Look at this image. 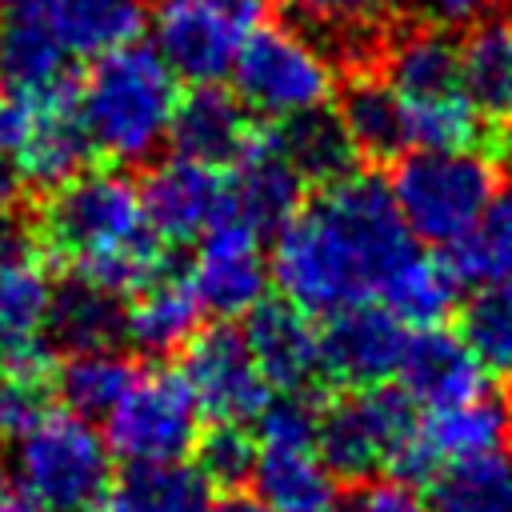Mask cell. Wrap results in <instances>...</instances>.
I'll use <instances>...</instances> for the list:
<instances>
[{
  "mask_svg": "<svg viewBox=\"0 0 512 512\" xmlns=\"http://www.w3.org/2000/svg\"><path fill=\"white\" fill-rule=\"evenodd\" d=\"M416 252L384 180L348 172L304 200L276 228L272 280L312 316L376 300L384 280Z\"/></svg>",
  "mask_w": 512,
  "mask_h": 512,
  "instance_id": "1",
  "label": "cell"
},
{
  "mask_svg": "<svg viewBox=\"0 0 512 512\" xmlns=\"http://www.w3.org/2000/svg\"><path fill=\"white\" fill-rule=\"evenodd\" d=\"M48 244L76 276L124 296L164 272V240L152 232L140 188L120 172H76L44 204Z\"/></svg>",
  "mask_w": 512,
  "mask_h": 512,
  "instance_id": "2",
  "label": "cell"
},
{
  "mask_svg": "<svg viewBox=\"0 0 512 512\" xmlns=\"http://www.w3.org/2000/svg\"><path fill=\"white\" fill-rule=\"evenodd\" d=\"M176 96V72L164 64L156 44L128 40L92 60L72 104L96 156L140 164L168 140Z\"/></svg>",
  "mask_w": 512,
  "mask_h": 512,
  "instance_id": "3",
  "label": "cell"
},
{
  "mask_svg": "<svg viewBox=\"0 0 512 512\" xmlns=\"http://www.w3.org/2000/svg\"><path fill=\"white\" fill-rule=\"evenodd\" d=\"M0 472L44 512H96L112 484V452L92 420L68 408H44L12 432Z\"/></svg>",
  "mask_w": 512,
  "mask_h": 512,
  "instance_id": "4",
  "label": "cell"
},
{
  "mask_svg": "<svg viewBox=\"0 0 512 512\" xmlns=\"http://www.w3.org/2000/svg\"><path fill=\"white\" fill-rule=\"evenodd\" d=\"M388 192L412 240L452 248L496 196V164L476 148H408Z\"/></svg>",
  "mask_w": 512,
  "mask_h": 512,
  "instance_id": "5",
  "label": "cell"
},
{
  "mask_svg": "<svg viewBox=\"0 0 512 512\" xmlns=\"http://www.w3.org/2000/svg\"><path fill=\"white\" fill-rule=\"evenodd\" d=\"M232 92L268 120H292L324 108L336 88V64L324 44L292 24H256L232 64Z\"/></svg>",
  "mask_w": 512,
  "mask_h": 512,
  "instance_id": "6",
  "label": "cell"
},
{
  "mask_svg": "<svg viewBox=\"0 0 512 512\" xmlns=\"http://www.w3.org/2000/svg\"><path fill=\"white\" fill-rule=\"evenodd\" d=\"M416 404L388 384L348 388L344 396L320 404L316 452L340 480H372L388 472L396 452L416 432Z\"/></svg>",
  "mask_w": 512,
  "mask_h": 512,
  "instance_id": "7",
  "label": "cell"
},
{
  "mask_svg": "<svg viewBox=\"0 0 512 512\" xmlns=\"http://www.w3.org/2000/svg\"><path fill=\"white\" fill-rule=\"evenodd\" d=\"M200 416L204 412L188 380L172 368H156L136 376L120 404L104 416V440L124 464H176L192 456Z\"/></svg>",
  "mask_w": 512,
  "mask_h": 512,
  "instance_id": "8",
  "label": "cell"
},
{
  "mask_svg": "<svg viewBox=\"0 0 512 512\" xmlns=\"http://www.w3.org/2000/svg\"><path fill=\"white\" fill-rule=\"evenodd\" d=\"M260 4L236 0H164L156 12V52L188 84H212L232 72Z\"/></svg>",
  "mask_w": 512,
  "mask_h": 512,
  "instance_id": "9",
  "label": "cell"
},
{
  "mask_svg": "<svg viewBox=\"0 0 512 512\" xmlns=\"http://www.w3.org/2000/svg\"><path fill=\"white\" fill-rule=\"evenodd\" d=\"M260 236L264 232L228 212L196 240V256L184 280L200 312H212L216 320H236L264 300L272 268L260 248Z\"/></svg>",
  "mask_w": 512,
  "mask_h": 512,
  "instance_id": "10",
  "label": "cell"
},
{
  "mask_svg": "<svg viewBox=\"0 0 512 512\" xmlns=\"http://www.w3.org/2000/svg\"><path fill=\"white\" fill-rule=\"evenodd\" d=\"M180 376L188 380L204 416L236 420V424H248L260 412V404L268 400V388H272L264 380L244 332L232 328V324H216V328L196 332L184 344Z\"/></svg>",
  "mask_w": 512,
  "mask_h": 512,
  "instance_id": "11",
  "label": "cell"
},
{
  "mask_svg": "<svg viewBox=\"0 0 512 512\" xmlns=\"http://www.w3.org/2000/svg\"><path fill=\"white\" fill-rule=\"evenodd\" d=\"M408 348V324L392 316L384 304H352L332 312L320 332V376L340 388H372L388 384Z\"/></svg>",
  "mask_w": 512,
  "mask_h": 512,
  "instance_id": "12",
  "label": "cell"
},
{
  "mask_svg": "<svg viewBox=\"0 0 512 512\" xmlns=\"http://www.w3.org/2000/svg\"><path fill=\"white\" fill-rule=\"evenodd\" d=\"M136 188L152 232L172 244L200 240L216 220L228 216V184L220 180V172L176 152L148 168Z\"/></svg>",
  "mask_w": 512,
  "mask_h": 512,
  "instance_id": "13",
  "label": "cell"
},
{
  "mask_svg": "<svg viewBox=\"0 0 512 512\" xmlns=\"http://www.w3.org/2000/svg\"><path fill=\"white\" fill-rule=\"evenodd\" d=\"M304 192H308V180L288 160L276 128L252 132L248 148L232 160L228 212L252 224L256 232H276L304 204Z\"/></svg>",
  "mask_w": 512,
  "mask_h": 512,
  "instance_id": "14",
  "label": "cell"
},
{
  "mask_svg": "<svg viewBox=\"0 0 512 512\" xmlns=\"http://www.w3.org/2000/svg\"><path fill=\"white\" fill-rule=\"evenodd\" d=\"M484 372L488 368L476 360V352L464 344V336L432 324V328H420L416 336H408L396 380H400V392L416 408L436 412V408H452L460 400L488 392Z\"/></svg>",
  "mask_w": 512,
  "mask_h": 512,
  "instance_id": "15",
  "label": "cell"
},
{
  "mask_svg": "<svg viewBox=\"0 0 512 512\" xmlns=\"http://www.w3.org/2000/svg\"><path fill=\"white\" fill-rule=\"evenodd\" d=\"M168 140H172V152L176 156H188V160L224 168L252 140L248 104L232 88H220V80L192 84L188 92L176 96Z\"/></svg>",
  "mask_w": 512,
  "mask_h": 512,
  "instance_id": "16",
  "label": "cell"
},
{
  "mask_svg": "<svg viewBox=\"0 0 512 512\" xmlns=\"http://www.w3.org/2000/svg\"><path fill=\"white\" fill-rule=\"evenodd\" d=\"M244 340L272 388H312L320 376V332L312 312L292 300H260L248 312Z\"/></svg>",
  "mask_w": 512,
  "mask_h": 512,
  "instance_id": "17",
  "label": "cell"
},
{
  "mask_svg": "<svg viewBox=\"0 0 512 512\" xmlns=\"http://www.w3.org/2000/svg\"><path fill=\"white\" fill-rule=\"evenodd\" d=\"M16 8H28L72 60H96L136 40L148 20L144 0H24Z\"/></svg>",
  "mask_w": 512,
  "mask_h": 512,
  "instance_id": "18",
  "label": "cell"
},
{
  "mask_svg": "<svg viewBox=\"0 0 512 512\" xmlns=\"http://www.w3.org/2000/svg\"><path fill=\"white\" fill-rule=\"evenodd\" d=\"M248 484L268 512H340L344 504V480L320 460L316 448L260 444Z\"/></svg>",
  "mask_w": 512,
  "mask_h": 512,
  "instance_id": "19",
  "label": "cell"
},
{
  "mask_svg": "<svg viewBox=\"0 0 512 512\" xmlns=\"http://www.w3.org/2000/svg\"><path fill=\"white\" fill-rule=\"evenodd\" d=\"M0 80L32 100L72 92V56L28 8H4L0 20Z\"/></svg>",
  "mask_w": 512,
  "mask_h": 512,
  "instance_id": "20",
  "label": "cell"
},
{
  "mask_svg": "<svg viewBox=\"0 0 512 512\" xmlns=\"http://www.w3.org/2000/svg\"><path fill=\"white\" fill-rule=\"evenodd\" d=\"M384 80L400 96V104H424V100H448L460 96V60L448 32L416 24L396 32L388 44H380Z\"/></svg>",
  "mask_w": 512,
  "mask_h": 512,
  "instance_id": "21",
  "label": "cell"
},
{
  "mask_svg": "<svg viewBox=\"0 0 512 512\" xmlns=\"http://www.w3.org/2000/svg\"><path fill=\"white\" fill-rule=\"evenodd\" d=\"M72 92L36 100L32 132H28V140H24L20 156H16V168H20L24 184H32V188H48V192L60 188L64 180L84 172V164L92 156V144H88V136L80 128Z\"/></svg>",
  "mask_w": 512,
  "mask_h": 512,
  "instance_id": "22",
  "label": "cell"
},
{
  "mask_svg": "<svg viewBox=\"0 0 512 512\" xmlns=\"http://www.w3.org/2000/svg\"><path fill=\"white\" fill-rule=\"evenodd\" d=\"M336 120H340L352 152L364 160H396L400 152H408L404 104L392 92V84L368 68L348 76L340 104H336Z\"/></svg>",
  "mask_w": 512,
  "mask_h": 512,
  "instance_id": "23",
  "label": "cell"
},
{
  "mask_svg": "<svg viewBox=\"0 0 512 512\" xmlns=\"http://www.w3.org/2000/svg\"><path fill=\"white\" fill-rule=\"evenodd\" d=\"M460 88L480 120L512 124V16H484L456 44Z\"/></svg>",
  "mask_w": 512,
  "mask_h": 512,
  "instance_id": "24",
  "label": "cell"
},
{
  "mask_svg": "<svg viewBox=\"0 0 512 512\" xmlns=\"http://www.w3.org/2000/svg\"><path fill=\"white\" fill-rule=\"evenodd\" d=\"M96 512H216V488L196 464H128Z\"/></svg>",
  "mask_w": 512,
  "mask_h": 512,
  "instance_id": "25",
  "label": "cell"
},
{
  "mask_svg": "<svg viewBox=\"0 0 512 512\" xmlns=\"http://www.w3.org/2000/svg\"><path fill=\"white\" fill-rule=\"evenodd\" d=\"M200 332V304L180 276H156L124 308V340L140 356H172Z\"/></svg>",
  "mask_w": 512,
  "mask_h": 512,
  "instance_id": "26",
  "label": "cell"
},
{
  "mask_svg": "<svg viewBox=\"0 0 512 512\" xmlns=\"http://www.w3.org/2000/svg\"><path fill=\"white\" fill-rule=\"evenodd\" d=\"M424 492L432 512H512V444L436 464Z\"/></svg>",
  "mask_w": 512,
  "mask_h": 512,
  "instance_id": "27",
  "label": "cell"
},
{
  "mask_svg": "<svg viewBox=\"0 0 512 512\" xmlns=\"http://www.w3.org/2000/svg\"><path fill=\"white\" fill-rule=\"evenodd\" d=\"M52 288L44 252L0 260V360L44 352Z\"/></svg>",
  "mask_w": 512,
  "mask_h": 512,
  "instance_id": "28",
  "label": "cell"
},
{
  "mask_svg": "<svg viewBox=\"0 0 512 512\" xmlns=\"http://www.w3.org/2000/svg\"><path fill=\"white\" fill-rule=\"evenodd\" d=\"M48 336L68 348V352H88V348H116L124 340V308L120 296L72 276L52 288V308H48Z\"/></svg>",
  "mask_w": 512,
  "mask_h": 512,
  "instance_id": "29",
  "label": "cell"
},
{
  "mask_svg": "<svg viewBox=\"0 0 512 512\" xmlns=\"http://www.w3.org/2000/svg\"><path fill=\"white\" fill-rule=\"evenodd\" d=\"M460 276L452 268L448 256H428V252H412L380 288V304L400 316L408 328H432L444 324L460 300Z\"/></svg>",
  "mask_w": 512,
  "mask_h": 512,
  "instance_id": "30",
  "label": "cell"
},
{
  "mask_svg": "<svg viewBox=\"0 0 512 512\" xmlns=\"http://www.w3.org/2000/svg\"><path fill=\"white\" fill-rule=\"evenodd\" d=\"M136 364L116 352V348H88V352H68L60 368H52V388L60 396V408L84 416V420H104L120 396L136 380Z\"/></svg>",
  "mask_w": 512,
  "mask_h": 512,
  "instance_id": "31",
  "label": "cell"
},
{
  "mask_svg": "<svg viewBox=\"0 0 512 512\" xmlns=\"http://www.w3.org/2000/svg\"><path fill=\"white\" fill-rule=\"evenodd\" d=\"M280 4L292 20H300L308 28H320L332 40L328 52H344L348 64L360 72L380 52L376 24L388 20L404 0H280Z\"/></svg>",
  "mask_w": 512,
  "mask_h": 512,
  "instance_id": "32",
  "label": "cell"
},
{
  "mask_svg": "<svg viewBox=\"0 0 512 512\" xmlns=\"http://www.w3.org/2000/svg\"><path fill=\"white\" fill-rule=\"evenodd\" d=\"M276 136L288 152V160L296 164V172L312 184V188H324L348 172H356V152L336 120V112H324V108H312V112H300L292 120H280L276 124Z\"/></svg>",
  "mask_w": 512,
  "mask_h": 512,
  "instance_id": "33",
  "label": "cell"
},
{
  "mask_svg": "<svg viewBox=\"0 0 512 512\" xmlns=\"http://www.w3.org/2000/svg\"><path fill=\"white\" fill-rule=\"evenodd\" d=\"M460 280H512V188H496L480 220L444 252Z\"/></svg>",
  "mask_w": 512,
  "mask_h": 512,
  "instance_id": "34",
  "label": "cell"
},
{
  "mask_svg": "<svg viewBox=\"0 0 512 512\" xmlns=\"http://www.w3.org/2000/svg\"><path fill=\"white\" fill-rule=\"evenodd\" d=\"M460 336L484 368H512V280H484L460 308Z\"/></svg>",
  "mask_w": 512,
  "mask_h": 512,
  "instance_id": "35",
  "label": "cell"
},
{
  "mask_svg": "<svg viewBox=\"0 0 512 512\" xmlns=\"http://www.w3.org/2000/svg\"><path fill=\"white\" fill-rule=\"evenodd\" d=\"M196 468L204 472V480L212 488H224V492H236L240 484H248L252 468H256V436L236 424V420H212V428L204 432L200 428V440H196Z\"/></svg>",
  "mask_w": 512,
  "mask_h": 512,
  "instance_id": "36",
  "label": "cell"
},
{
  "mask_svg": "<svg viewBox=\"0 0 512 512\" xmlns=\"http://www.w3.org/2000/svg\"><path fill=\"white\" fill-rule=\"evenodd\" d=\"M256 420V444H276V448H316V424H320V404L312 400L308 388H280V396L268 392L260 404Z\"/></svg>",
  "mask_w": 512,
  "mask_h": 512,
  "instance_id": "37",
  "label": "cell"
},
{
  "mask_svg": "<svg viewBox=\"0 0 512 512\" xmlns=\"http://www.w3.org/2000/svg\"><path fill=\"white\" fill-rule=\"evenodd\" d=\"M340 512H432V508L404 480H364L360 492L344 496Z\"/></svg>",
  "mask_w": 512,
  "mask_h": 512,
  "instance_id": "38",
  "label": "cell"
},
{
  "mask_svg": "<svg viewBox=\"0 0 512 512\" xmlns=\"http://www.w3.org/2000/svg\"><path fill=\"white\" fill-rule=\"evenodd\" d=\"M32 120H36V100L24 92L0 88V160L16 164V156L32 132Z\"/></svg>",
  "mask_w": 512,
  "mask_h": 512,
  "instance_id": "39",
  "label": "cell"
},
{
  "mask_svg": "<svg viewBox=\"0 0 512 512\" xmlns=\"http://www.w3.org/2000/svg\"><path fill=\"white\" fill-rule=\"evenodd\" d=\"M412 8L420 16V24L456 32V28H472L476 20H484L492 0H412Z\"/></svg>",
  "mask_w": 512,
  "mask_h": 512,
  "instance_id": "40",
  "label": "cell"
},
{
  "mask_svg": "<svg viewBox=\"0 0 512 512\" xmlns=\"http://www.w3.org/2000/svg\"><path fill=\"white\" fill-rule=\"evenodd\" d=\"M20 192H24V176H20V168L8 164V160H0V216H12V212H16Z\"/></svg>",
  "mask_w": 512,
  "mask_h": 512,
  "instance_id": "41",
  "label": "cell"
},
{
  "mask_svg": "<svg viewBox=\"0 0 512 512\" xmlns=\"http://www.w3.org/2000/svg\"><path fill=\"white\" fill-rule=\"evenodd\" d=\"M0 512H44L32 496H24L4 472H0Z\"/></svg>",
  "mask_w": 512,
  "mask_h": 512,
  "instance_id": "42",
  "label": "cell"
},
{
  "mask_svg": "<svg viewBox=\"0 0 512 512\" xmlns=\"http://www.w3.org/2000/svg\"><path fill=\"white\" fill-rule=\"evenodd\" d=\"M216 512H268L256 496H228L224 504H216Z\"/></svg>",
  "mask_w": 512,
  "mask_h": 512,
  "instance_id": "43",
  "label": "cell"
},
{
  "mask_svg": "<svg viewBox=\"0 0 512 512\" xmlns=\"http://www.w3.org/2000/svg\"><path fill=\"white\" fill-rule=\"evenodd\" d=\"M504 164L512 168V124H508V132H504Z\"/></svg>",
  "mask_w": 512,
  "mask_h": 512,
  "instance_id": "44",
  "label": "cell"
},
{
  "mask_svg": "<svg viewBox=\"0 0 512 512\" xmlns=\"http://www.w3.org/2000/svg\"><path fill=\"white\" fill-rule=\"evenodd\" d=\"M16 4H24V0H0V8H16Z\"/></svg>",
  "mask_w": 512,
  "mask_h": 512,
  "instance_id": "45",
  "label": "cell"
},
{
  "mask_svg": "<svg viewBox=\"0 0 512 512\" xmlns=\"http://www.w3.org/2000/svg\"><path fill=\"white\" fill-rule=\"evenodd\" d=\"M508 400H512V368H508Z\"/></svg>",
  "mask_w": 512,
  "mask_h": 512,
  "instance_id": "46",
  "label": "cell"
},
{
  "mask_svg": "<svg viewBox=\"0 0 512 512\" xmlns=\"http://www.w3.org/2000/svg\"><path fill=\"white\" fill-rule=\"evenodd\" d=\"M236 4H260V0H236Z\"/></svg>",
  "mask_w": 512,
  "mask_h": 512,
  "instance_id": "47",
  "label": "cell"
}]
</instances>
